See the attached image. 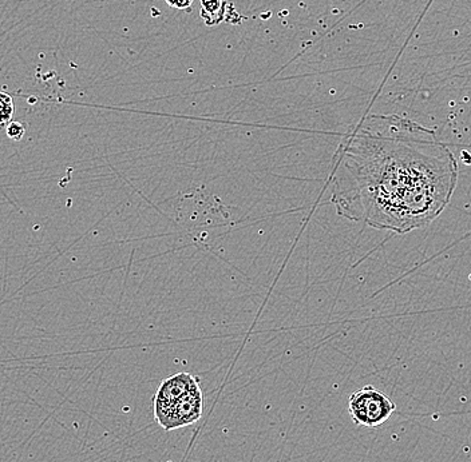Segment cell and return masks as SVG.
<instances>
[{
    "mask_svg": "<svg viewBox=\"0 0 471 462\" xmlns=\"http://www.w3.org/2000/svg\"><path fill=\"white\" fill-rule=\"evenodd\" d=\"M200 386L198 378L190 373H178L164 380L154 396V410L168 408L185 397L191 390Z\"/></svg>",
    "mask_w": 471,
    "mask_h": 462,
    "instance_id": "obj_4",
    "label": "cell"
},
{
    "mask_svg": "<svg viewBox=\"0 0 471 462\" xmlns=\"http://www.w3.org/2000/svg\"><path fill=\"white\" fill-rule=\"evenodd\" d=\"M203 408L204 397L203 390L198 386L173 405L154 410V417L161 428L168 431H173L197 422L203 416Z\"/></svg>",
    "mask_w": 471,
    "mask_h": 462,
    "instance_id": "obj_3",
    "label": "cell"
},
{
    "mask_svg": "<svg viewBox=\"0 0 471 462\" xmlns=\"http://www.w3.org/2000/svg\"><path fill=\"white\" fill-rule=\"evenodd\" d=\"M348 410L356 425L377 428L391 418L396 405L375 386L367 385L351 394Z\"/></svg>",
    "mask_w": 471,
    "mask_h": 462,
    "instance_id": "obj_2",
    "label": "cell"
},
{
    "mask_svg": "<svg viewBox=\"0 0 471 462\" xmlns=\"http://www.w3.org/2000/svg\"><path fill=\"white\" fill-rule=\"evenodd\" d=\"M6 133H7L8 138L17 142V140H22L24 137L26 127H24V124H20V122H10L7 124Z\"/></svg>",
    "mask_w": 471,
    "mask_h": 462,
    "instance_id": "obj_7",
    "label": "cell"
},
{
    "mask_svg": "<svg viewBox=\"0 0 471 462\" xmlns=\"http://www.w3.org/2000/svg\"><path fill=\"white\" fill-rule=\"evenodd\" d=\"M201 6H203L201 15L204 17L205 23L209 26L217 24L224 13L222 0H201Z\"/></svg>",
    "mask_w": 471,
    "mask_h": 462,
    "instance_id": "obj_5",
    "label": "cell"
},
{
    "mask_svg": "<svg viewBox=\"0 0 471 462\" xmlns=\"http://www.w3.org/2000/svg\"><path fill=\"white\" fill-rule=\"evenodd\" d=\"M166 3L171 7L177 8V10H185V8L190 7V4L193 3V0H166Z\"/></svg>",
    "mask_w": 471,
    "mask_h": 462,
    "instance_id": "obj_8",
    "label": "cell"
},
{
    "mask_svg": "<svg viewBox=\"0 0 471 462\" xmlns=\"http://www.w3.org/2000/svg\"><path fill=\"white\" fill-rule=\"evenodd\" d=\"M333 203L339 216L407 234L444 211L458 163L433 128L399 115H370L336 151Z\"/></svg>",
    "mask_w": 471,
    "mask_h": 462,
    "instance_id": "obj_1",
    "label": "cell"
},
{
    "mask_svg": "<svg viewBox=\"0 0 471 462\" xmlns=\"http://www.w3.org/2000/svg\"><path fill=\"white\" fill-rule=\"evenodd\" d=\"M14 111H15V106H14V100L11 95L0 91V126L11 122Z\"/></svg>",
    "mask_w": 471,
    "mask_h": 462,
    "instance_id": "obj_6",
    "label": "cell"
}]
</instances>
